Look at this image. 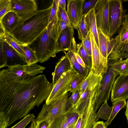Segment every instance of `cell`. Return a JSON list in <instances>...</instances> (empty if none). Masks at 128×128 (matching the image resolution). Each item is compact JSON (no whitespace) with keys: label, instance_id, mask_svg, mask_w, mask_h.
<instances>
[{"label":"cell","instance_id":"obj_24","mask_svg":"<svg viewBox=\"0 0 128 128\" xmlns=\"http://www.w3.org/2000/svg\"><path fill=\"white\" fill-rule=\"evenodd\" d=\"M112 104V111L110 117L107 121L104 122L106 127L110 124L119 111L126 106V100L122 99L116 100L113 102Z\"/></svg>","mask_w":128,"mask_h":128},{"label":"cell","instance_id":"obj_15","mask_svg":"<svg viewBox=\"0 0 128 128\" xmlns=\"http://www.w3.org/2000/svg\"><path fill=\"white\" fill-rule=\"evenodd\" d=\"M45 67L36 63L30 65H19L8 68V70L18 76L27 75L34 76L42 73Z\"/></svg>","mask_w":128,"mask_h":128},{"label":"cell","instance_id":"obj_34","mask_svg":"<svg viewBox=\"0 0 128 128\" xmlns=\"http://www.w3.org/2000/svg\"><path fill=\"white\" fill-rule=\"evenodd\" d=\"M35 118L34 114H28L16 124L10 128H25Z\"/></svg>","mask_w":128,"mask_h":128},{"label":"cell","instance_id":"obj_19","mask_svg":"<svg viewBox=\"0 0 128 128\" xmlns=\"http://www.w3.org/2000/svg\"><path fill=\"white\" fill-rule=\"evenodd\" d=\"M22 20L15 12H10L0 19V28L5 33L8 34Z\"/></svg>","mask_w":128,"mask_h":128},{"label":"cell","instance_id":"obj_38","mask_svg":"<svg viewBox=\"0 0 128 128\" xmlns=\"http://www.w3.org/2000/svg\"><path fill=\"white\" fill-rule=\"evenodd\" d=\"M50 125L46 121L34 118L29 128H49Z\"/></svg>","mask_w":128,"mask_h":128},{"label":"cell","instance_id":"obj_47","mask_svg":"<svg viewBox=\"0 0 128 128\" xmlns=\"http://www.w3.org/2000/svg\"><path fill=\"white\" fill-rule=\"evenodd\" d=\"M126 110L125 112V114L126 118L128 123V99L126 102Z\"/></svg>","mask_w":128,"mask_h":128},{"label":"cell","instance_id":"obj_35","mask_svg":"<svg viewBox=\"0 0 128 128\" xmlns=\"http://www.w3.org/2000/svg\"><path fill=\"white\" fill-rule=\"evenodd\" d=\"M84 79L80 74H78L72 83L70 92L72 93L78 90Z\"/></svg>","mask_w":128,"mask_h":128},{"label":"cell","instance_id":"obj_42","mask_svg":"<svg viewBox=\"0 0 128 128\" xmlns=\"http://www.w3.org/2000/svg\"><path fill=\"white\" fill-rule=\"evenodd\" d=\"M69 26H72L68 23L58 19V30L59 35L64 30Z\"/></svg>","mask_w":128,"mask_h":128},{"label":"cell","instance_id":"obj_45","mask_svg":"<svg viewBox=\"0 0 128 128\" xmlns=\"http://www.w3.org/2000/svg\"><path fill=\"white\" fill-rule=\"evenodd\" d=\"M104 122L103 121H98L93 125L92 128H106Z\"/></svg>","mask_w":128,"mask_h":128},{"label":"cell","instance_id":"obj_11","mask_svg":"<svg viewBox=\"0 0 128 128\" xmlns=\"http://www.w3.org/2000/svg\"><path fill=\"white\" fill-rule=\"evenodd\" d=\"M90 32L92 43V67L91 70L94 74H101L104 76L108 68V60L102 55L94 36Z\"/></svg>","mask_w":128,"mask_h":128},{"label":"cell","instance_id":"obj_13","mask_svg":"<svg viewBox=\"0 0 128 128\" xmlns=\"http://www.w3.org/2000/svg\"><path fill=\"white\" fill-rule=\"evenodd\" d=\"M85 0H67V13L72 26L77 29L78 24L83 16V6Z\"/></svg>","mask_w":128,"mask_h":128},{"label":"cell","instance_id":"obj_30","mask_svg":"<svg viewBox=\"0 0 128 128\" xmlns=\"http://www.w3.org/2000/svg\"><path fill=\"white\" fill-rule=\"evenodd\" d=\"M49 128H68L66 117L64 114L55 119Z\"/></svg>","mask_w":128,"mask_h":128},{"label":"cell","instance_id":"obj_8","mask_svg":"<svg viewBox=\"0 0 128 128\" xmlns=\"http://www.w3.org/2000/svg\"><path fill=\"white\" fill-rule=\"evenodd\" d=\"M118 75L114 70L108 67L102 82L96 102L94 109L96 111L102 103L108 100L112 86Z\"/></svg>","mask_w":128,"mask_h":128},{"label":"cell","instance_id":"obj_3","mask_svg":"<svg viewBox=\"0 0 128 128\" xmlns=\"http://www.w3.org/2000/svg\"><path fill=\"white\" fill-rule=\"evenodd\" d=\"M58 18L56 15L41 34L28 45L35 52L38 62L42 63L57 53V42L59 36Z\"/></svg>","mask_w":128,"mask_h":128},{"label":"cell","instance_id":"obj_26","mask_svg":"<svg viewBox=\"0 0 128 128\" xmlns=\"http://www.w3.org/2000/svg\"><path fill=\"white\" fill-rule=\"evenodd\" d=\"M25 55V59L27 64L30 65L38 62L35 52L28 45H21Z\"/></svg>","mask_w":128,"mask_h":128},{"label":"cell","instance_id":"obj_4","mask_svg":"<svg viewBox=\"0 0 128 128\" xmlns=\"http://www.w3.org/2000/svg\"><path fill=\"white\" fill-rule=\"evenodd\" d=\"M112 50L108 58L110 64L118 60L128 44V14L124 15L122 23L114 38L111 39Z\"/></svg>","mask_w":128,"mask_h":128},{"label":"cell","instance_id":"obj_46","mask_svg":"<svg viewBox=\"0 0 128 128\" xmlns=\"http://www.w3.org/2000/svg\"><path fill=\"white\" fill-rule=\"evenodd\" d=\"M58 4L59 6L64 10L66 11V1L65 0H58Z\"/></svg>","mask_w":128,"mask_h":128},{"label":"cell","instance_id":"obj_28","mask_svg":"<svg viewBox=\"0 0 128 128\" xmlns=\"http://www.w3.org/2000/svg\"><path fill=\"white\" fill-rule=\"evenodd\" d=\"M99 48L103 57L108 60L107 54V42L106 36L100 29L98 30Z\"/></svg>","mask_w":128,"mask_h":128},{"label":"cell","instance_id":"obj_25","mask_svg":"<svg viewBox=\"0 0 128 128\" xmlns=\"http://www.w3.org/2000/svg\"><path fill=\"white\" fill-rule=\"evenodd\" d=\"M76 53L82 58L86 66L90 71L92 67V57L88 54L82 42L77 44Z\"/></svg>","mask_w":128,"mask_h":128},{"label":"cell","instance_id":"obj_5","mask_svg":"<svg viewBox=\"0 0 128 128\" xmlns=\"http://www.w3.org/2000/svg\"><path fill=\"white\" fill-rule=\"evenodd\" d=\"M68 96L67 93L49 104H44L36 119L46 121L50 125L55 119L66 112V104Z\"/></svg>","mask_w":128,"mask_h":128},{"label":"cell","instance_id":"obj_44","mask_svg":"<svg viewBox=\"0 0 128 128\" xmlns=\"http://www.w3.org/2000/svg\"><path fill=\"white\" fill-rule=\"evenodd\" d=\"M74 54L77 62L82 67L84 68H87L86 66L84 61L79 55L76 52H74Z\"/></svg>","mask_w":128,"mask_h":128},{"label":"cell","instance_id":"obj_2","mask_svg":"<svg viewBox=\"0 0 128 128\" xmlns=\"http://www.w3.org/2000/svg\"><path fill=\"white\" fill-rule=\"evenodd\" d=\"M52 5L38 10L34 14L22 20L7 34L21 45H29L44 32L49 24Z\"/></svg>","mask_w":128,"mask_h":128},{"label":"cell","instance_id":"obj_17","mask_svg":"<svg viewBox=\"0 0 128 128\" xmlns=\"http://www.w3.org/2000/svg\"><path fill=\"white\" fill-rule=\"evenodd\" d=\"M74 29L72 26H68L59 35L57 42V53L62 51L66 54V52L70 49L74 37Z\"/></svg>","mask_w":128,"mask_h":128},{"label":"cell","instance_id":"obj_27","mask_svg":"<svg viewBox=\"0 0 128 128\" xmlns=\"http://www.w3.org/2000/svg\"><path fill=\"white\" fill-rule=\"evenodd\" d=\"M112 110V107H110L106 101L102 104L96 115V120L98 122L100 118L108 120L110 117Z\"/></svg>","mask_w":128,"mask_h":128},{"label":"cell","instance_id":"obj_22","mask_svg":"<svg viewBox=\"0 0 128 128\" xmlns=\"http://www.w3.org/2000/svg\"><path fill=\"white\" fill-rule=\"evenodd\" d=\"M0 41L6 42L16 50L25 58L24 52L21 44L8 34L5 33L0 28Z\"/></svg>","mask_w":128,"mask_h":128},{"label":"cell","instance_id":"obj_14","mask_svg":"<svg viewBox=\"0 0 128 128\" xmlns=\"http://www.w3.org/2000/svg\"><path fill=\"white\" fill-rule=\"evenodd\" d=\"M6 60L8 68L19 65L27 64L25 58L8 43L0 41Z\"/></svg>","mask_w":128,"mask_h":128},{"label":"cell","instance_id":"obj_1","mask_svg":"<svg viewBox=\"0 0 128 128\" xmlns=\"http://www.w3.org/2000/svg\"><path fill=\"white\" fill-rule=\"evenodd\" d=\"M53 87L44 74L18 76L0 71V128H7L48 97Z\"/></svg>","mask_w":128,"mask_h":128},{"label":"cell","instance_id":"obj_23","mask_svg":"<svg viewBox=\"0 0 128 128\" xmlns=\"http://www.w3.org/2000/svg\"><path fill=\"white\" fill-rule=\"evenodd\" d=\"M108 65V67L114 70L118 75L128 74V57L125 60H118Z\"/></svg>","mask_w":128,"mask_h":128},{"label":"cell","instance_id":"obj_12","mask_svg":"<svg viewBox=\"0 0 128 128\" xmlns=\"http://www.w3.org/2000/svg\"><path fill=\"white\" fill-rule=\"evenodd\" d=\"M112 102L128 99V74L120 75L115 80L111 90Z\"/></svg>","mask_w":128,"mask_h":128},{"label":"cell","instance_id":"obj_7","mask_svg":"<svg viewBox=\"0 0 128 128\" xmlns=\"http://www.w3.org/2000/svg\"><path fill=\"white\" fill-rule=\"evenodd\" d=\"M122 0H109V23L111 38L117 33L121 26L124 15Z\"/></svg>","mask_w":128,"mask_h":128},{"label":"cell","instance_id":"obj_41","mask_svg":"<svg viewBox=\"0 0 128 128\" xmlns=\"http://www.w3.org/2000/svg\"><path fill=\"white\" fill-rule=\"evenodd\" d=\"M0 68L6 66V60L4 52L1 43L0 42Z\"/></svg>","mask_w":128,"mask_h":128},{"label":"cell","instance_id":"obj_6","mask_svg":"<svg viewBox=\"0 0 128 128\" xmlns=\"http://www.w3.org/2000/svg\"><path fill=\"white\" fill-rule=\"evenodd\" d=\"M78 74L72 69L64 73L53 87L45 103L49 104L70 91L72 83Z\"/></svg>","mask_w":128,"mask_h":128},{"label":"cell","instance_id":"obj_16","mask_svg":"<svg viewBox=\"0 0 128 128\" xmlns=\"http://www.w3.org/2000/svg\"><path fill=\"white\" fill-rule=\"evenodd\" d=\"M94 104L89 106L79 116L74 128H92L96 122V111Z\"/></svg>","mask_w":128,"mask_h":128},{"label":"cell","instance_id":"obj_9","mask_svg":"<svg viewBox=\"0 0 128 128\" xmlns=\"http://www.w3.org/2000/svg\"><path fill=\"white\" fill-rule=\"evenodd\" d=\"M94 8L98 30H100L106 36L110 37L109 0H98Z\"/></svg>","mask_w":128,"mask_h":128},{"label":"cell","instance_id":"obj_43","mask_svg":"<svg viewBox=\"0 0 128 128\" xmlns=\"http://www.w3.org/2000/svg\"><path fill=\"white\" fill-rule=\"evenodd\" d=\"M107 42V54L108 57L110 54L112 50V45L110 38L106 36Z\"/></svg>","mask_w":128,"mask_h":128},{"label":"cell","instance_id":"obj_32","mask_svg":"<svg viewBox=\"0 0 128 128\" xmlns=\"http://www.w3.org/2000/svg\"><path fill=\"white\" fill-rule=\"evenodd\" d=\"M64 114L67 118L68 128H74L77 122L78 114L72 110L66 112Z\"/></svg>","mask_w":128,"mask_h":128},{"label":"cell","instance_id":"obj_29","mask_svg":"<svg viewBox=\"0 0 128 128\" xmlns=\"http://www.w3.org/2000/svg\"><path fill=\"white\" fill-rule=\"evenodd\" d=\"M77 29L78 39L82 41L90 32L86 26L84 16L79 22Z\"/></svg>","mask_w":128,"mask_h":128},{"label":"cell","instance_id":"obj_40","mask_svg":"<svg viewBox=\"0 0 128 128\" xmlns=\"http://www.w3.org/2000/svg\"><path fill=\"white\" fill-rule=\"evenodd\" d=\"M58 0H54L52 5L49 23L53 18L56 15L58 6Z\"/></svg>","mask_w":128,"mask_h":128},{"label":"cell","instance_id":"obj_31","mask_svg":"<svg viewBox=\"0 0 128 128\" xmlns=\"http://www.w3.org/2000/svg\"><path fill=\"white\" fill-rule=\"evenodd\" d=\"M80 95L78 89L72 92V94L67 99L66 101L65 108L66 112L72 109L78 101Z\"/></svg>","mask_w":128,"mask_h":128},{"label":"cell","instance_id":"obj_18","mask_svg":"<svg viewBox=\"0 0 128 128\" xmlns=\"http://www.w3.org/2000/svg\"><path fill=\"white\" fill-rule=\"evenodd\" d=\"M76 50L77 44L74 37L71 48L65 55L70 60L73 70L84 79L87 76L90 71L88 68L82 67L76 62L74 54V52H76Z\"/></svg>","mask_w":128,"mask_h":128},{"label":"cell","instance_id":"obj_21","mask_svg":"<svg viewBox=\"0 0 128 128\" xmlns=\"http://www.w3.org/2000/svg\"><path fill=\"white\" fill-rule=\"evenodd\" d=\"M84 16L88 29L89 31L90 32L93 34L99 48L98 31L94 8L91 9Z\"/></svg>","mask_w":128,"mask_h":128},{"label":"cell","instance_id":"obj_39","mask_svg":"<svg viewBox=\"0 0 128 128\" xmlns=\"http://www.w3.org/2000/svg\"><path fill=\"white\" fill-rule=\"evenodd\" d=\"M66 11L64 10L58 5L57 12V16L59 19L72 25Z\"/></svg>","mask_w":128,"mask_h":128},{"label":"cell","instance_id":"obj_20","mask_svg":"<svg viewBox=\"0 0 128 128\" xmlns=\"http://www.w3.org/2000/svg\"><path fill=\"white\" fill-rule=\"evenodd\" d=\"M72 69L68 58L66 55L62 56L56 63L54 72L52 74L53 87L64 73Z\"/></svg>","mask_w":128,"mask_h":128},{"label":"cell","instance_id":"obj_37","mask_svg":"<svg viewBox=\"0 0 128 128\" xmlns=\"http://www.w3.org/2000/svg\"><path fill=\"white\" fill-rule=\"evenodd\" d=\"M84 47L88 54L92 56V43L90 32L82 42Z\"/></svg>","mask_w":128,"mask_h":128},{"label":"cell","instance_id":"obj_10","mask_svg":"<svg viewBox=\"0 0 128 128\" xmlns=\"http://www.w3.org/2000/svg\"><path fill=\"white\" fill-rule=\"evenodd\" d=\"M11 11L22 20H24L36 13L37 4L34 0H11Z\"/></svg>","mask_w":128,"mask_h":128},{"label":"cell","instance_id":"obj_36","mask_svg":"<svg viewBox=\"0 0 128 128\" xmlns=\"http://www.w3.org/2000/svg\"><path fill=\"white\" fill-rule=\"evenodd\" d=\"M98 0H90L86 2L85 0L82 8L83 16L86 14L91 9L94 8Z\"/></svg>","mask_w":128,"mask_h":128},{"label":"cell","instance_id":"obj_33","mask_svg":"<svg viewBox=\"0 0 128 128\" xmlns=\"http://www.w3.org/2000/svg\"><path fill=\"white\" fill-rule=\"evenodd\" d=\"M11 0H0V19L8 13L12 11Z\"/></svg>","mask_w":128,"mask_h":128}]
</instances>
